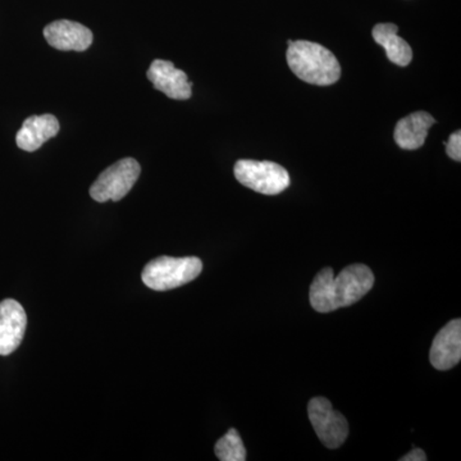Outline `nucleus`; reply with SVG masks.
I'll list each match as a JSON object with an SVG mask.
<instances>
[{
    "label": "nucleus",
    "instance_id": "nucleus-15",
    "mask_svg": "<svg viewBox=\"0 0 461 461\" xmlns=\"http://www.w3.org/2000/svg\"><path fill=\"white\" fill-rule=\"evenodd\" d=\"M446 153L451 158V159L460 162L461 160V132L457 130L450 136L447 142H445Z\"/></svg>",
    "mask_w": 461,
    "mask_h": 461
},
{
    "label": "nucleus",
    "instance_id": "nucleus-5",
    "mask_svg": "<svg viewBox=\"0 0 461 461\" xmlns=\"http://www.w3.org/2000/svg\"><path fill=\"white\" fill-rule=\"evenodd\" d=\"M140 173L141 167L133 158L118 160L113 166L100 173L96 181L91 185L90 196L98 203H105L108 200L120 202L131 191Z\"/></svg>",
    "mask_w": 461,
    "mask_h": 461
},
{
    "label": "nucleus",
    "instance_id": "nucleus-11",
    "mask_svg": "<svg viewBox=\"0 0 461 461\" xmlns=\"http://www.w3.org/2000/svg\"><path fill=\"white\" fill-rule=\"evenodd\" d=\"M59 129V122L53 114L32 115L17 132V147L32 153L41 149L50 139L56 138Z\"/></svg>",
    "mask_w": 461,
    "mask_h": 461
},
{
    "label": "nucleus",
    "instance_id": "nucleus-13",
    "mask_svg": "<svg viewBox=\"0 0 461 461\" xmlns=\"http://www.w3.org/2000/svg\"><path fill=\"white\" fill-rule=\"evenodd\" d=\"M399 27L393 23H378L373 29L372 36L375 41L386 50V56L396 66L411 65L412 50L411 45L397 35Z\"/></svg>",
    "mask_w": 461,
    "mask_h": 461
},
{
    "label": "nucleus",
    "instance_id": "nucleus-16",
    "mask_svg": "<svg viewBox=\"0 0 461 461\" xmlns=\"http://www.w3.org/2000/svg\"><path fill=\"white\" fill-rule=\"evenodd\" d=\"M400 461H427V455L421 448L414 447L411 453L406 454Z\"/></svg>",
    "mask_w": 461,
    "mask_h": 461
},
{
    "label": "nucleus",
    "instance_id": "nucleus-3",
    "mask_svg": "<svg viewBox=\"0 0 461 461\" xmlns=\"http://www.w3.org/2000/svg\"><path fill=\"white\" fill-rule=\"evenodd\" d=\"M203 271V262L196 257H159L145 266L141 278L145 286L156 291H168L195 280Z\"/></svg>",
    "mask_w": 461,
    "mask_h": 461
},
{
    "label": "nucleus",
    "instance_id": "nucleus-4",
    "mask_svg": "<svg viewBox=\"0 0 461 461\" xmlns=\"http://www.w3.org/2000/svg\"><path fill=\"white\" fill-rule=\"evenodd\" d=\"M233 172L240 184L264 195H278L290 186L286 169L268 160L241 159L236 163Z\"/></svg>",
    "mask_w": 461,
    "mask_h": 461
},
{
    "label": "nucleus",
    "instance_id": "nucleus-14",
    "mask_svg": "<svg viewBox=\"0 0 461 461\" xmlns=\"http://www.w3.org/2000/svg\"><path fill=\"white\" fill-rule=\"evenodd\" d=\"M215 455L221 461H245L247 460V448L242 442L241 436L235 429H230L215 444Z\"/></svg>",
    "mask_w": 461,
    "mask_h": 461
},
{
    "label": "nucleus",
    "instance_id": "nucleus-6",
    "mask_svg": "<svg viewBox=\"0 0 461 461\" xmlns=\"http://www.w3.org/2000/svg\"><path fill=\"white\" fill-rule=\"evenodd\" d=\"M309 420L321 444L339 448L348 436V423L344 415L333 409L326 397H314L308 405Z\"/></svg>",
    "mask_w": 461,
    "mask_h": 461
},
{
    "label": "nucleus",
    "instance_id": "nucleus-7",
    "mask_svg": "<svg viewBox=\"0 0 461 461\" xmlns=\"http://www.w3.org/2000/svg\"><path fill=\"white\" fill-rule=\"evenodd\" d=\"M27 326L23 306L14 299L0 303V355L14 353L23 342Z\"/></svg>",
    "mask_w": 461,
    "mask_h": 461
},
{
    "label": "nucleus",
    "instance_id": "nucleus-9",
    "mask_svg": "<svg viewBox=\"0 0 461 461\" xmlns=\"http://www.w3.org/2000/svg\"><path fill=\"white\" fill-rule=\"evenodd\" d=\"M44 38L54 50L85 51L93 44V32L86 26L74 21H54L44 29Z\"/></svg>",
    "mask_w": 461,
    "mask_h": 461
},
{
    "label": "nucleus",
    "instance_id": "nucleus-2",
    "mask_svg": "<svg viewBox=\"0 0 461 461\" xmlns=\"http://www.w3.org/2000/svg\"><path fill=\"white\" fill-rule=\"evenodd\" d=\"M287 63L305 83L330 86L341 77V66L332 51L317 42L288 41Z\"/></svg>",
    "mask_w": 461,
    "mask_h": 461
},
{
    "label": "nucleus",
    "instance_id": "nucleus-8",
    "mask_svg": "<svg viewBox=\"0 0 461 461\" xmlns=\"http://www.w3.org/2000/svg\"><path fill=\"white\" fill-rule=\"evenodd\" d=\"M148 80L153 84L154 89L162 91L168 98L187 100L191 98L189 77L182 69L176 68L169 60H153L147 72Z\"/></svg>",
    "mask_w": 461,
    "mask_h": 461
},
{
    "label": "nucleus",
    "instance_id": "nucleus-10",
    "mask_svg": "<svg viewBox=\"0 0 461 461\" xmlns=\"http://www.w3.org/2000/svg\"><path fill=\"white\" fill-rule=\"evenodd\" d=\"M461 359V321L454 320L437 333L430 348V364L437 371H448Z\"/></svg>",
    "mask_w": 461,
    "mask_h": 461
},
{
    "label": "nucleus",
    "instance_id": "nucleus-1",
    "mask_svg": "<svg viewBox=\"0 0 461 461\" xmlns=\"http://www.w3.org/2000/svg\"><path fill=\"white\" fill-rule=\"evenodd\" d=\"M375 285V275L364 264L346 267L338 276L332 268L321 269L311 285V305L318 313H330L354 305L362 300Z\"/></svg>",
    "mask_w": 461,
    "mask_h": 461
},
{
    "label": "nucleus",
    "instance_id": "nucleus-12",
    "mask_svg": "<svg viewBox=\"0 0 461 461\" xmlns=\"http://www.w3.org/2000/svg\"><path fill=\"white\" fill-rule=\"evenodd\" d=\"M435 118L427 112H415L397 122L393 138L396 144L405 150H415L423 147Z\"/></svg>",
    "mask_w": 461,
    "mask_h": 461
}]
</instances>
